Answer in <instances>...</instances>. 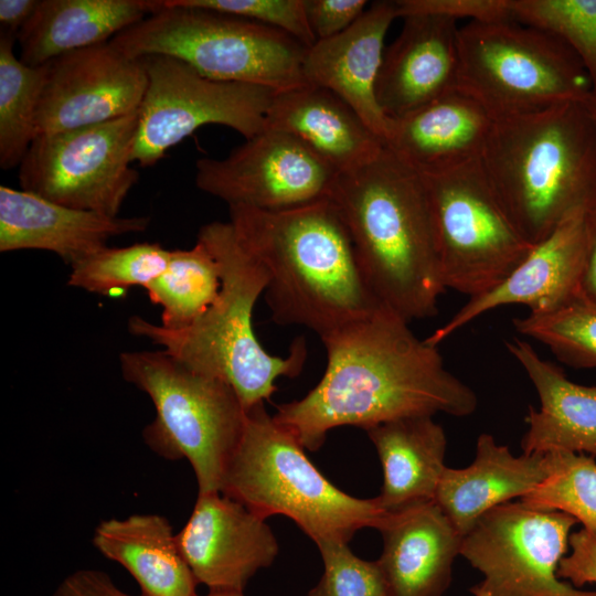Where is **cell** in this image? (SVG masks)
I'll use <instances>...</instances> for the list:
<instances>
[{"label": "cell", "mask_w": 596, "mask_h": 596, "mask_svg": "<svg viewBox=\"0 0 596 596\" xmlns=\"http://www.w3.org/2000/svg\"><path fill=\"white\" fill-rule=\"evenodd\" d=\"M326 371L302 398L276 405L273 418L310 451L330 429L364 430L398 418L471 415L477 394L449 372L438 347L383 307L320 338Z\"/></svg>", "instance_id": "obj_1"}, {"label": "cell", "mask_w": 596, "mask_h": 596, "mask_svg": "<svg viewBox=\"0 0 596 596\" xmlns=\"http://www.w3.org/2000/svg\"><path fill=\"white\" fill-rule=\"evenodd\" d=\"M242 246L264 267L272 318L320 338L383 308L330 199L284 211L230 206Z\"/></svg>", "instance_id": "obj_2"}, {"label": "cell", "mask_w": 596, "mask_h": 596, "mask_svg": "<svg viewBox=\"0 0 596 596\" xmlns=\"http://www.w3.org/2000/svg\"><path fill=\"white\" fill-rule=\"evenodd\" d=\"M382 306L408 322L433 317L446 290L425 184L386 147L337 175L329 196Z\"/></svg>", "instance_id": "obj_3"}, {"label": "cell", "mask_w": 596, "mask_h": 596, "mask_svg": "<svg viewBox=\"0 0 596 596\" xmlns=\"http://www.w3.org/2000/svg\"><path fill=\"white\" fill-rule=\"evenodd\" d=\"M585 100L494 119L480 157L490 187L533 245L596 206V121Z\"/></svg>", "instance_id": "obj_4"}, {"label": "cell", "mask_w": 596, "mask_h": 596, "mask_svg": "<svg viewBox=\"0 0 596 596\" xmlns=\"http://www.w3.org/2000/svg\"><path fill=\"white\" fill-rule=\"evenodd\" d=\"M202 241L220 265L222 286L215 302L191 327L169 330L132 316L131 334L149 339L201 373L221 379L238 395L244 408L269 401L280 376L296 377L307 360L302 337L294 340L289 354L268 353L253 328V311L267 286V274L237 240L230 222L200 227Z\"/></svg>", "instance_id": "obj_5"}, {"label": "cell", "mask_w": 596, "mask_h": 596, "mask_svg": "<svg viewBox=\"0 0 596 596\" xmlns=\"http://www.w3.org/2000/svg\"><path fill=\"white\" fill-rule=\"evenodd\" d=\"M221 492L265 520L288 517L317 545L349 543L363 528L377 530L389 513L375 498L358 499L331 483L264 403L246 411Z\"/></svg>", "instance_id": "obj_6"}, {"label": "cell", "mask_w": 596, "mask_h": 596, "mask_svg": "<svg viewBox=\"0 0 596 596\" xmlns=\"http://www.w3.org/2000/svg\"><path fill=\"white\" fill-rule=\"evenodd\" d=\"M140 58H179L203 76L268 87L276 92L306 84L307 47L291 35L221 11L160 0L157 11L109 41Z\"/></svg>", "instance_id": "obj_7"}, {"label": "cell", "mask_w": 596, "mask_h": 596, "mask_svg": "<svg viewBox=\"0 0 596 596\" xmlns=\"http://www.w3.org/2000/svg\"><path fill=\"white\" fill-rule=\"evenodd\" d=\"M119 362L123 377L147 393L156 409L142 432L146 445L164 459H187L198 493L221 492L246 418L234 389L164 350L123 352Z\"/></svg>", "instance_id": "obj_8"}, {"label": "cell", "mask_w": 596, "mask_h": 596, "mask_svg": "<svg viewBox=\"0 0 596 596\" xmlns=\"http://www.w3.org/2000/svg\"><path fill=\"white\" fill-rule=\"evenodd\" d=\"M458 88L494 118L531 114L585 100L592 81L575 53L556 36L517 22L459 28Z\"/></svg>", "instance_id": "obj_9"}, {"label": "cell", "mask_w": 596, "mask_h": 596, "mask_svg": "<svg viewBox=\"0 0 596 596\" xmlns=\"http://www.w3.org/2000/svg\"><path fill=\"white\" fill-rule=\"evenodd\" d=\"M421 177L445 289L469 298L483 294L533 248L490 187L480 159Z\"/></svg>", "instance_id": "obj_10"}, {"label": "cell", "mask_w": 596, "mask_h": 596, "mask_svg": "<svg viewBox=\"0 0 596 596\" xmlns=\"http://www.w3.org/2000/svg\"><path fill=\"white\" fill-rule=\"evenodd\" d=\"M141 58L147 87L138 109L132 162L155 166L170 148L205 125L228 127L245 139L265 129L276 91L212 79L169 55Z\"/></svg>", "instance_id": "obj_11"}, {"label": "cell", "mask_w": 596, "mask_h": 596, "mask_svg": "<svg viewBox=\"0 0 596 596\" xmlns=\"http://www.w3.org/2000/svg\"><path fill=\"white\" fill-rule=\"evenodd\" d=\"M138 111L38 135L19 166L21 189L72 209L118 216L139 174L130 167Z\"/></svg>", "instance_id": "obj_12"}, {"label": "cell", "mask_w": 596, "mask_h": 596, "mask_svg": "<svg viewBox=\"0 0 596 596\" xmlns=\"http://www.w3.org/2000/svg\"><path fill=\"white\" fill-rule=\"evenodd\" d=\"M577 523L566 513L535 509L522 501L489 510L461 540L460 555L482 575L471 594L596 596L557 575Z\"/></svg>", "instance_id": "obj_13"}, {"label": "cell", "mask_w": 596, "mask_h": 596, "mask_svg": "<svg viewBox=\"0 0 596 596\" xmlns=\"http://www.w3.org/2000/svg\"><path fill=\"white\" fill-rule=\"evenodd\" d=\"M337 175L298 138L265 128L223 159H199L194 181L228 207L284 211L328 199Z\"/></svg>", "instance_id": "obj_14"}, {"label": "cell", "mask_w": 596, "mask_h": 596, "mask_svg": "<svg viewBox=\"0 0 596 596\" xmlns=\"http://www.w3.org/2000/svg\"><path fill=\"white\" fill-rule=\"evenodd\" d=\"M36 136L110 121L138 111L147 87L142 58L110 42L63 54L45 64Z\"/></svg>", "instance_id": "obj_15"}, {"label": "cell", "mask_w": 596, "mask_h": 596, "mask_svg": "<svg viewBox=\"0 0 596 596\" xmlns=\"http://www.w3.org/2000/svg\"><path fill=\"white\" fill-rule=\"evenodd\" d=\"M175 536L198 583L210 590L243 592L260 568L273 564L279 550L265 519L222 492L198 493Z\"/></svg>", "instance_id": "obj_16"}, {"label": "cell", "mask_w": 596, "mask_h": 596, "mask_svg": "<svg viewBox=\"0 0 596 596\" xmlns=\"http://www.w3.org/2000/svg\"><path fill=\"white\" fill-rule=\"evenodd\" d=\"M586 211L566 217L490 290L471 297L426 338L438 347L462 327L499 307L521 305L530 312L553 310L582 291L586 256Z\"/></svg>", "instance_id": "obj_17"}, {"label": "cell", "mask_w": 596, "mask_h": 596, "mask_svg": "<svg viewBox=\"0 0 596 596\" xmlns=\"http://www.w3.org/2000/svg\"><path fill=\"white\" fill-rule=\"evenodd\" d=\"M386 47L376 83V99L390 120L403 118L458 89L459 45L455 20L409 15Z\"/></svg>", "instance_id": "obj_18"}, {"label": "cell", "mask_w": 596, "mask_h": 596, "mask_svg": "<svg viewBox=\"0 0 596 596\" xmlns=\"http://www.w3.org/2000/svg\"><path fill=\"white\" fill-rule=\"evenodd\" d=\"M397 17L396 1H374L345 31L307 50L304 77L347 102L384 142L392 120L376 99V83L387 30Z\"/></svg>", "instance_id": "obj_19"}, {"label": "cell", "mask_w": 596, "mask_h": 596, "mask_svg": "<svg viewBox=\"0 0 596 596\" xmlns=\"http://www.w3.org/2000/svg\"><path fill=\"white\" fill-rule=\"evenodd\" d=\"M149 216H108L72 209L24 190L0 187V252L49 251L72 266L111 237L140 233Z\"/></svg>", "instance_id": "obj_20"}, {"label": "cell", "mask_w": 596, "mask_h": 596, "mask_svg": "<svg viewBox=\"0 0 596 596\" xmlns=\"http://www.w3.org/2000/svg\"><path fill=\"white\" fill-rule=\"evenodd\" d=\"M377 530L383 551L376 563L386 596H441L446 592L462 536L435 501L389 511Z\"/></svg>", "instance_id": "obj_21"}, {"label": "cell", "mask_w": 596, "mask_h": 596, "mask_svg": "<svg viewBox=\"0 0 596 596\" xmlns=\"http://www.w3.org/2000/svg\"><path fill=\"white\" fill-rule=\"evenodd\" d=\"M494 118L467 93L455 89L392 120L385 147L421 175L479 160Z\"/></svg>", "instance_id": "obj_22"}, {"label": "cell", "mask_w": 596, "mask_h": 596, "mask_svg": "<svg viewBox=\"0 0 596 596\" xmlns=\"http://www.w3.org/2000/svg\"><path fill=\"white\" fill-rule=\"evenodd\" d=\"M265 128L298 138L338 174L365 166L385 147L340 96L307 83L274 94Z\"/></svg>", "instance_id": "obj_23"}, {"label": "cell", "mask_w": 596, "mask_h": 596, "mask_svg": "<svg viewBox=\"0 0 596 596\" xmlns=\"http://www.w3.org/2000/svg\"><path fill=\"white\" fill-rule=\"evenodd\" d=\"M532 382L540 408L529 407L523 454L566 450L596 458V384L572 382L553 363L543 360L526 341L505 343Z\"/></svg>", "instance_id": "obj_24"}, {"label": "cell", "mask_w": 596, "mask_h": 596, "mask_svg": "<svg viewBox=\"0 0 596 596\" xmlns=\"http://www.w3.org/2000/svg\"><path fill=\"white\" fill-rule=\"evenodd\" d=\"M550 468L549 454L514 456L492 435L482 433L469 466L445 468L435 502L464 536L489 510L530 493Z\"/></svg>", "instance_id": "obj_25"}, {"label": "cell", "mask_w": 596, "mask_h": 596, "mask_svg": "<svg viewBox=\"0 0 596 596\" xmlns=\"http://www.w3.org/2000/svg\"><path fill=\"white\" fill-rule=\"evenodd\" d=\"M160 7V0H39L17 41L31 67L84 47L109 42Z\"/></svg>", "instance_id": "obj_26"}, {"label": "cell", "mask_w": 596, "mask_h": 596, "mask_svg": "<svg viewBox=\"0 0 596 596\" xmlns=\"http://www.w3.org/2000/svg\"><path fill=\"white\" fill-rule=\"evenodd\" d=\"M92 542L102 555L131 574L142 596H198L199 583L167 518L131 514L107 519L95 528Z\"/></svg>", "instance_id": "obj_27"}, {"label": "cell", "mask_w": 596, "mask_h": 596, "mask_svg": "<svg viewBox=\"0 0 596 596\" xmlns=\"http://www.w3.org/2000/svg\"><path fill=\"white\" fill-rule=\"evenodd\" d=\"M383 469V486L375 498L385 511L435 501L446 468L447 439L433 416L386 422L366 430Z\"/></svg>", "instance_id": "obj_28"}, {"label": "cell", "mask_w": 596, "mask_h": 596, "mask_svg": "<svg viewBox=\"0 0 596 596\" xmlns=\"http://www.w3.org/2000/svg\"><path fill=\"white\" fill-rule=\"evenodd\" d=\"M222 286L220 265L209 247L196 238L190 249L170 251L163 273L145 289L161 307V324L183 330L195 323L215 302Z\"/></svg>", "instance_id": "obj_29"}, {"label": "cell", "mask_w": 596, "mask_h": 596, "mask_svg": "<svg viewBox=\"0 0 596 596\" xmlns=\"http://www.w3.org/2000/svg\"><path fill=\"white\" fill-rule=\"evenodd\" d=\"M17 41L0 32V167H19L36 137L45 64L31 67L14 54Z\"/></svg>", "instance_id": "obj_30"}, {"label": "cell", "mask_w": 596, "mask_h": 596, "mask_svg": "<svg viewBox=\"0 0 596 596\" xmlns=\"http://www.w3.org/2000/svg\"><path fill=\"white\" fill-rule=\"evenodd\" d=\"M170 251L158 243L105 246L71 266L67 285L108 297L146 288L166 269Z\"/></svg>", "instance_id": "obj_31"}, {"label": "cell", "mask_w": 596, "mask_h": 596, "mask_svg": "<svg viewBox=\"0 0 596 596\" xmlns=\"http://www.w3.org/2000/svg\"><path fill=\"white\" fill-rule=\"evenodd\" d=\"M515 330L547 347L563 363L596 369V302L583 291L564 305L513 319Z\"/></svg>", "instance_id": "obj_32"}, {"label": "cell", "mask_w": 596, "mask_h": 596, "mask_svg": "<svg viewBox=\"0 0 596 596\" xmlns=\"http://www.w3.org/2000/svg\"><path fill=\"white\" fill-rule=\"evenodd\" d=\"M547 477L521 501L573 517L596 533V458L586 454L554 450Z\"/></svg>", "instance_id": "obj_33"}, {"label": "cell", "mask_w": 596, "mask_h": 596, "mask_svg": "<svg viewBox=\"0 0 596 596\" xmlns=\"http://www.w3.org/2000/svg\"><path fill=\"white\" fill-rule=\"evenodd\" d=\"M513 20L563 41L596 84V0H510Z\"/></svg>", "instance_id": "obj_34"}, {"label": "cell", "mask_w": 596, "mask_h": 596, "mask_svg": "<svg viewBox=\"0 0 596 596\" xmlns=\"http://www.w3.org/2000/svg\"><path fill=\"white\" fill-rule=\"evenodd\" d=\"M317 546L323 572L308 596H386L376 561L358 557L348 543L324 542Z\"/></svg>", "instance_id": "obj_35"}, {"label": "cell", "mask_w": 596, "mask_h": 596, "mask_svg": "<svg viewBox=\"0 0 596 596\" xmlns=\"http://www.w3.org/2000/svg\"><path fill=\"white\" fill-rule=\"evenodd\" d=\"M182 4L221 11L280 30L307 47L316 42L305 0H179Z\"/></svg>", "instance_id": "obj_36"}, {"label": "cell", "mask_w": 596, "mask_h": 596, "mask_svg": "<svg viewBox=\"0 0 596 596\" xmlns=\"http://www.w3.org/2000/svg\"><path fill=\"white\" fill-rule=\"evenodd\" d=\"M397 17L430 14L457 21L470 19L476 22L513 20L510 0H398Z\"/></svg>", "instance_id": "obj_37"}, {"label": "cell", "mask_w": 596, "mask_h": 596, "mask_svg": "<svg viewBox=\"0 0 596 596\" xmlns=\"http://www.w3.org/2000/svg\"><path fill=\"white\" fill-rule=\"evenodd\" d=\"M365 0H305L316 40L333 38L350 28L366 10Z\"/></svg>", "instance_id": "obj_38"}, {"label": "cell", "mask_w": 596, "mask_h": 596, "mask_svg": "<svg viewBox=\"0 0 596 596\" xmlns=\"http://www.w3.org/2000/svg\"><path fill=\"white\" fill-rule=\"evenodd\" d=\"M572 549L558 565L560 578L581 587L585 584H596V533L582 528L570 536Z\"/></svg>", "instance_id": "obj_39"}, {"label": "cell", "mask_w": 596, "mask_h": 596, "mask_svg": "<svg viewBox=\"0 0 596 596\" xmlns=\"http://www.w3.org/2000/svg\"><path fill=\"white\" fill-rule=\"evenodd\" d=\"M52 596H135L119 589L104 572L78 570L67 575ZM139 596H142L141 594Z\"/></svg>", "instance_id": "obj_40"}, {"label": "cell", "mask_w": 596, "mask_h": 596, "mask_svg": "<svg viewBox=\"0 0 596 596\" xmlns=\"http://www.w3.org/2000/svg\"><path fill=\"white\" fill-rule=\"evenodd\" d=\"M39 0H0L1 33L18 38L34 13Z\"/></svg>", "instance_id": "obj_41"}, {"label": "cell", "mask_w": 596, "mask_h": 596, "mask_svg": "<svg viewBox=\"0 0 596 596\" xmlns=\"http://www.w3.org/2000/svg\"><path fill=\"white\" fill-rule=\"evenodd\" d=\"M586 256L582 276V291L596 302V206L586 214Z\"/></svg>", "instance_id": "obj_42"}, {"label": "cell", "mask_w": 596, "mask_h": 596, "mask_svg": "<svg viewBox=\"0 0 596 596\" xmlns=\"http://www.w3.org/2000/svg\"><path fill=\"white\" fill-rule=\"evenodd\" d=\"M588 110L596 121V84L592 86V91L585 100Z\"/></svg>", "instance_id": "obj_43"}, {"label": "cell", "mask_w": 596, "mask_h": 596, "mask_svg": "<svg viewBox=\"0 0 596 596\" xmlns=\"http://www.w3.org/2000/svg\"><path fill=\"white\" fill-rule=\"evenodd\" d=\"M204 596H244V594L237 590H209Z\"/></svg>", "instance_id": "obj_44"}, {"label": "cell", "mask_w": 596, "mask_h": 596, "mask_svg": "<svg viewBox=\"0 0 596 596\" xmlns=\"http://www.w3.org/2000/svg\"><path fill=\"white\" fill-rule=\"evenodd\" d=\"M473 596H487L485 594H472Z\"/></svg>", "instance_id": "obj_45"}]
</instances>
